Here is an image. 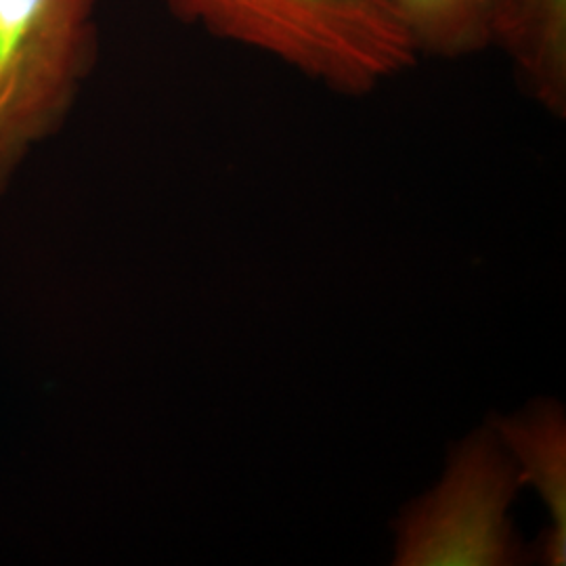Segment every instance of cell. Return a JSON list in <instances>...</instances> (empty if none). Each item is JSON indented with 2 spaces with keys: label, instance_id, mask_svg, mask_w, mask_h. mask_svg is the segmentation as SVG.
I'll list each match as a JSON object with an SVG mask.
<instances>
[{
  "label": "cell",
  "instance_id": "1",
  "mask_svg": "<svg viewBox=\"0 0 566 566\" xmlns=\"http://www.w3.org/2000/svg\"><path fill=\"white\" fill-rule=\"evenodd\" d=\"M214 34L359 95L416 61L390 0H170Z\"/></svg>",
  "mask_w": 566,
  "mask_h": 566
},
{
  "label": "cell",
  "instance_id": "2",
  "mask_svg": "<svg viewBox=\"0 0 566 566\" xmlns=\"http://www.w3.org/2000/svg\"><path fill=\"white\" fill-rule=\"evenodd\" d=\"M521 468L491 424L453 447L439 485L395 523L397 566H516L531 563L507 516Z\"/></svg>",
  "mask_w": 566,
  "mask_h": 566
},
{
  "label": "cell",
  "instance_id": "3",
  "mask_svg": "<svg viewBox=\"0 0 566 566\" xmlns=\"http://www.w3.org/2000/svg\"><path fill=\"white\" fill-rule=\"evenodd\" d=\"M95 0H0V191L61 126L93 53Z\"/></svg>",
  "mask_w": 566,
  "mask_h": 566
},
{
  "label": "cell",
  "instance_id": "4",
  "mask_svg": "<svg viewBox=\"0 0 566 566\" xmlns=\"http://www.w3.org/2000/svg\"><path fill=\"white\" fill-rule=\"evenodd\" d=\"M507 451L521 468L523 485L537 489L552 514L537 558L566 565V413L554 399H537L510 418H493Z\"/></svg>",
  "mask_w": 566,
  "mask_h": 566
},
{
  "label": "cell",
  "instance_id": "5",
  "mask_svg": "<svg viewBox=\"0 0 566 566\" xmlns=\"http://www.w3.org/2000/svg\"><path fill=\"white\" fill-rule=\"evenodd\" d=\"M493 41L504 44L526 91L566 114V0H495Z\"/></svg>",
  "mask_w": 566,
  "mask_h": 566
},
{
  "label": "cell",
  "instance_id": "6",
  "mask_svg": "<svg viewBox=\"0 0 566 566\" xmlns=\"http://www.w3.org/2000/svg\"><path fill=\"white\" fill-rule=\"evenodd\" d=\"M416 51L462 57L493 42L495 0H390Z\"/></svg>",
  "mask_w": 566,
  "mask_h": 566
}]
</instances>
